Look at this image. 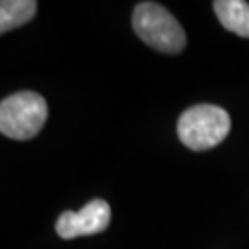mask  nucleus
Wrapping results in <instances>:
<instances>
[{
  "label": "nucleus",
  "instance_id": "1",
  "mask_svg": "<svg viewBox=\"0 0 249 249\" xmlns=\"http://www.w3.org/2000/svg\"><path fill=\"white\" fill-rule=\"evenodd\" d=\"M231 131V116L218 106L199 104L179 116V141L194 151L211 150Z\"/></svg>",
  "mask_w": 249,
  "mask_h": 249
},
{
  "label": "nucleus",
  "instance_id": "2",
  "mask_svg": "<svg viewBox=\"0 0 249 249\" xmlns=\"http://www.w3.org/2000/svg\"><path fill=\"white\" fill-rule=\"evenodd\" d=\"M135 34L159 52L178 53L187 45L185 30L166 8L155 2H142L133 11Z\"/></svg>",
  "mask_w": 249,
  "mask_h": 249
},
{
  "label": "nucleus",
  "instance_id": "3",
  "mask_svg": "<svg viewBox=\"0 0 249 249\" xmlns=\"http://www.w3.org/2000/svg\"><path fill=\"white\" fill-rule=\"evenodd\" d=\"M48 106L32 90L15 92L0 104V131L13 141H30L45 125Z\"/></svg>",
  "mask_w": 249,
  "mask_h": 249
},
{
  "label": "nucleus",
  "instance_id": "4",
  "mask_svg": "<svg viewBox=\"0 0 249 249\" xmlns=\"http://www.w3.org/2000/svg\"><path fill=\"white\" fill-rule=\"evenodd\" d=\"M109 222H111V207L107 205V201L92 199L78 213H72V211L63 213L57 218L55 231L61 238L71 240V238H78V236L104 232Z\"/></svg>",
  "mask_w": 249,
  "mask_h": 249
},
{
  "label": "nucleus",
  "instance_id": "5",
  "mask_svg": "<svg viewBox=\"0 0 249 249\" xmlns=\"http://www.w3.org/2000/svg\"><path fill=\"white\" fill-rule=\"evenodd\" d=\"M223 28L240 37H249V4L244 0H216L213 4Z\"/></svg>",
  "mask_w": 249,
  "mask_h": 249
},
{
  "label": "nucleus",
  "instance_id": "6",
  "mask_svg": "<svg viewBox=\"0 0 249 249\" xmlns=\"http://www.w3.org/2000/svg\"><path fill=\"white\" fill-rule=\"evenodd\" d=\"M37 11V2L34 0H2L0 2V32L6 34L9 30L30 22Z\"/></svg>",
  "mask_w": 249,
  "mask_h": 249
}]
</instances>
